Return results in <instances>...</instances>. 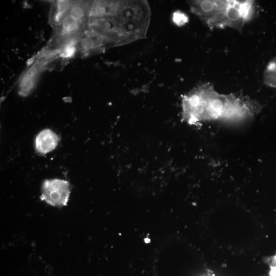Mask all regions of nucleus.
Returning a JSON list of instances; mask_svg holds the SVG:
<instances>
[{"instance_id": "1", "label": "nucleus", "mask_w": 276, "mask_h": 276, "mask_svg": "<svg viewBox=\"0 0 276 276\" xmlns=\"http://www.w3.org/2000/svg\"><path fill=\"white\" fill-rule=\"evenodd\" d=\"M182 117L190 125L214 120L238 121L252 118L262 107L257 101L234 94L216 91L209 83L199 85L182 97Z\"/></svg>"}, {"instance_id": "5", "label": "nucleus", "mask_w": 276, "mask_h": 276, "mask_svg": "<svg viewBox=\"0 0 276 276\" xmlns=\"http://www.w3.org/2000/svg\"><path fill=\"white\" fill-rule=\"evenodd\" d=\"M263 80L267 86L276 88V57L267 64L264 72Z\"/></svg>"}, {"instance_id": "4", "label": "nucleus", "mask_w": 276, "mask_h": 276, "mask_svg": "<svg viewBox=\"0 0 276 276\" xmlns=\"http://www.w3.org/2000/svg\"><path fill=\"white\" fill-rule=\"evenodd\" d=\"M59 141V138L55 132L50 129H45L35 138V150L41 154H45L56 148Z\"/></svg>"}, {"instance_id": "7", "label": "nucleus", "mask_w": 276, "mask_h": 276, "mask_svg": "<svg viewBox=\"0 0 276 276\" xmlns=\"http://www.w3.org/2000/svg\"><path fill=\"white\" fill-rule=\"evenodd\" d=\"M173 21L177 25L181 26L188 21V17L185 14L177 11L174 13Z\"/></svg>"}, {"instance_id": "6", "label": "nucleus", "mask_w": 276, "mask_h": 276, "mask_svg": "<svg viewBox=\"0 0 276 276\" xmlns=\"http://www.w3.org/2000/svg\"><path fill=\"white\" fill-rule=\"evenodd\" d=\"M63 31L65 33L75 31L78 27L77 20L73 18L71 15L64 17L63 20Z\"/></svg>"}, {"instance_id": "8", "label": "nucleus", "mask_w": 276, "mask_h": 276, "mask_svg": "<svg viewBox=\"0 0 276 276\" xmlns=\"http://www.w3.org/2000/svg\"><path fill=\"white\" fill-rule=\"evenodd\" d=\"M84 15L83 10L79 7H75L71 9V16L76 20L81 19Z\"/></svg>"}, {"instance_id": "9", "label": "nucleus", "mask_w": 276, "mask_h": 276, "mask_svg": "<svg viewBox=\"0 0 276 276\" xmlns=\"http://www.w3.org/2000/svg\"><path fill=\"white\" fill-rule=\"evenodd\" d=\"M70 3L67 1H59L58 3V13L62 14L67 10L70 6Z\"/></svg>"}, {"instance_id": "2", "label": "nucleus", "mask_w": 276, "mask_h": 276, "mask_svg": "<svg viewBox=\"0 0 276 276\" xmlns=\"http://www.w3.org/2000/svg\"><path fill=\"white\" fill-rule=\"evenodd\" d=\"M193 11L211 29L230 27L241 31L252 17V1H199Z\"/></svg>"}, {"instance_id": "3", "label": "nucleus", "mask_w": 276, "mask_h": 276, "mask_svg": "<svg viewBox=\"0 0 276 276\" xmlns=\"http://www.w3.org/2000/svg\"><path fill=\"white\" fill-rule=\"evenodd\" d=\"M41 200L54 206L66 205L71 191L66 180L59 179H46L42 185Z\"/></svg>"}]
</instances>
